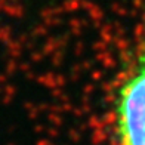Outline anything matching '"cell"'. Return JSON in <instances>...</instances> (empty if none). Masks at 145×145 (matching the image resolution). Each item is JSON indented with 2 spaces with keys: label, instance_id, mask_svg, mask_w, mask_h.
Wrapping results in <instances>:
<instances>
[{
  "label": "cell",
  "instance_id": "obj_1",
  "mask_svg": "<svg viewBox=\"0 0 145 145\" xmlns=\"http://www.w3.org/2000/svg\"><path fill=\"white\" fill-rule=\"evenodd\" d=\"M114 124L118 145H145V36L118 83Z\"/></svg>",
  "mask_w": 145,
  "mask_h": 145
}]
</instances>
